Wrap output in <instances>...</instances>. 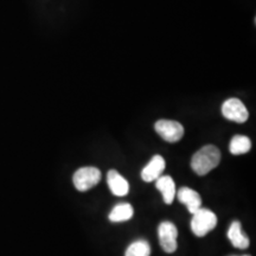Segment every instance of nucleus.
<instances>
[{"instance_id":"nucleus-1","label":"nucleus","mask_w":256,"mask_h":256,"mask_svg":"<svg viewBox=\"0 0 256 256\" xmlns=\"http://www.w3.org/2000/svg\"><path fill=\"white\" fill-rule=\"evenodd\" d=\"M220 162V152L216 146L206 145L202 147L191 159V168L198 176H206Z\"/></svg>"},{"instance_id":"nucleus-2","label":"nucleus","mask_w":256,"mask_h":256,"mask_svg":"<svg viewBox=\"0 0 256 256\" xmlns=\"http://www.w3.org/2000/svg\"><path fill=\"white\" fill-rule=\"evenodd\" d=\"M217 226V217L212 211L200 208L192 215L191 230L198 238H203Z\"/></svg>"},{"instance_id":"nucleus-3","label":"nucleus","mask_w":256,"mask_h":256,"mask_svg":"<svg viewBox=\"0 0 256 256\" xmlns=\"http://www.w3.org/2000/svg\"><path fill=\"white\" fill-rule=\"evenodd\" d=\"M74 185L78 191H88L101 180V172L96 168H78L74 174Z\"/></svg>"},{"instance_id":"nucleus-4","label":"nucleus","mask_w":256,"mask_h":256,"mask_svg":"<svg viewBox=\"0 0 256 256\" xmlns=\"http://www.w3.org/2000/svg\"><path fill=\"white\" fill-rule=\"evenodd\" d=\"M154 128L156 132L168 142H177L184 136V127L178 121L159 120L156 122Z\"/></svg>"},{"instance_id":"nucleus-5","label":"nucleus","mask_w":256,"mask_h":256,"mask_svg":"<svg viewBox=\"0 0 256 256\" xmlns=\"http://www.w3.org/2000/svg\"><path fill=\"white\" fill-rule=\"evenodd\" d=\"M158 232H159V242H160V246H162V250L168 252V254H171V252H174L177 250L178 230L176 228L174 223L168 222V220L160 223Z\"/></svg>"},{"instance_id":"nucleus-6","label":"nucleus","mask_w":256,"mask_h":256,"mask_svg":"<svg viewBox=\"0 0 256 256\" xmlns=\"http://www.w3.org/2000/svg\"><path fill=\"white\" fill-rule=\"evenodd\" d=\"M222 114L226 119L235 121L238 124H243L248 120L249 113L246 106L238 98H229L222 104Z\"/></svg>"},{"instance_id":"nucleus-7","label":"nucleus","mask_w":256,"mask_h":256,"mask_svg":"<svg viewBox=\"0 0 256 256\" xmlns=\"http://www.w3.org/2000/svg\"><path fill=\"white\" fill-rule=\"evenodd\" d=\"M165 166L166 164L164 158L159 154L154 156L142 171V180L146 182V183H151L153 180H156L162 176V171L165 170Z\"/></svg>"},{"instance_id":"nucleus-8","label":"nucleus","mask_w":256,"mask_h":256,"mask_svg":"<svg viewBox=\"0 0 256 256\" xmlns=\"http://www.w3.org/2000/svg\"><path fill=\"white\" fill-rule=\"evenodd\" d=\"M107 183L112 194L118 197H124L130 192V184L116 170H110L107 174Z\"/></svg>"},{"instance_id":"nucleus-9","label":"nucleus","mask_w":256,"mask_h":256,"mask_svg":"<svg viewBox=\"0 0 256 256\" xmlns=\"http://www.w3.org/2000/svg\"><path fill=\"white\" fill-rule=\"evenodd\" d=\"M178 200L180 203L188 206V212L192 215L202 208V198L200 194L190 188H182L178 191Z\"/></svg>"},{"instance_id":"nucleus-10","label":"nucleus","mask_w":256,"mask_h":256,"mask_svg":"<svg viewBox=\"0 0 256 256\" xmlns=\"http://www.w3.org/2000/svg\"><path fill=\"white\" fill-rule=\"evenodd\" d=\"M228 238L232 242L234 247L238 249H247L249 247V238L248 236L243 232L242 226L238 220L232 223L228 230Z\"/></svg>"},{"instance_id":"nucleus-11","label":"nucleus","mask_w":256,"mask_h":256,"mask_svg":"<svg viewBox=\"0 0 256 256\" xmlns=\"http://www.w3.org/2000/svg\"><path fill=\"white\" fill-rule=\"evenodd\" d=\"M156 188L162 192V198H164L166 204H171L174 202L176 196V185L174 179L170 177V176H160L156 179Z\"/></svg>"},{"instance_id":"nucleus-12","label":"nucleus","mask_w":256,"mask_h":256,"mask_svg":"<svg viewBox=\"0 0 256 256\" xmlns=\"http://www.w3.org/2000/svg\"><path fill=\"white\" fill-rule=\"evenodd\" d=\"M133 214V208L130 203H121L114 206V209L112 210L108 218H110V222L114 223L126 222V220H130L132 218Z\"/></svg>"},{"instance_id":"nucleus-13","label":"nucleus","mask_w":256,"mask_h":256,"mask_svg":"<svg viewBox=\"0 0 256 256\" xmlns=\"http://www.w3.org/2000/svg\"><path fill=\"white\" fill-rule=\"evenodd\" d=\"M252 142L248 136H235L232 139L229 145L230 153L234 156L246 154L250 151Z\"/></svg>"},{"instance_id":"nucleus-14","label":"nucleus","mask_w":256,"mask_h":256,"mask_svg":"<svg viewBox=\"0 0 256 256\" xmlns=\"http://www.w3.org/2000/svg\"><path fill=\"white\" fill-rule=\"evenodd\" d=\"M150 254H151V247L148 242L145 240H139V241L133 242L126 249L124 256H150Z\"/></svg>"},{"instance_id":"nucleus-15","label":"nucleus","mask_w":256,"mask_h":256,"mask_svg":"<svg viewBox=\"0 0 256 256\" xmlns=\"http://www.w3.org/2000/svg\"><path fill=\"white\" fill-rule=\"evenodd\" d=\"M243 256H249V255H243Z\"/></svg>"}]
</instances>
